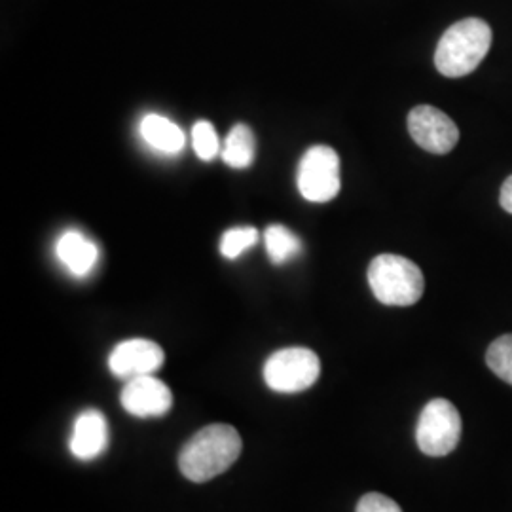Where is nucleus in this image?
<instances>
[{"label":"nucleus","mask_w":512,"mask_h":512,"mask_svg":"<svg viewBox=\"0 0 512 512\" xmlns=\"http://www.w3.org/2000/svg\"><path fill=\"white\" fill-rule=\"evenodd\" d=\"M243 442L236 427L213 423L200 429L184 444L179 469L190 482H207L226 473L241 454Z\"/></svg>","instance_id":"1"},{"label":"nucleus","mask_w":512,"mask_h":512,"mask_svg":"<svg viewBox=\"0 0 512 512\" xmlns=\"http://www.w3.org/2000/svg\"><path fill=\"white\" fill-rule=\"evenodd\" d=\"M492 46V29L486 21L476 18L454 23L439 40L435 65L448 78L471 74L482 63Z\"/></svg>","instance_id":"2"},{"label":"nucleus","mask_w":512,"mask_h":512,"mask_svg":"<svg viewBox=\"0 0 512 512\" xmlns=\"http://www.w3.org/2000/svg\"><path fill=\"white\" fill-rule=\"evenodd\" d=\"M368 285L385 306H414L425 281L420 266L399 255L376 256L368 266Z\"/></svg>","instance_id":"3"},{"label":"nucleus","mask_w":512,"mask_h":512,"mask_svg":"<svg viewBox=\"0 0 512 512\" xmlns=\"http://www.w3.org/2000/svg\"><path fill=\"white\" fill-rule=\"evenodd\" d=\"M321 361L308 348L275 351L264 363V382L275 393H300L319 380Z\"/></svg>","instance_id":"4"},{"label":"nucleus","mask_w":512,"mask_h":512,"mask_svg":"<svg viewBox=\"0 0 512 512\" xmlns=\"http://www.w3.org/2000/svg\"><path fill=\"white\" fill-rule=\"evenodd\" d=\"M461 439V416L458 408L446 399H433L421 410L416 442L421 452L431 458H442L456 450Z\"/></svg>","instance_id":"5"},{"label":"nucleus","mask_w":512,"mask_h":512,"mask_svg":"<svg viewBox=\"0 0 512 512\" xmlns=\"http://www.w3.org/2000/svg\"><path fill=\"white\" fill-rule=\"evenodd\" d=\"M298 190L304 200L327 203L340 192V158L334 148L327 145L311 147L300 160L296 175Z\"/></svg>","instance_id":"6"},{"label":"nucleus","mask_w":512,"mask_h":512,"mask_svg":"<svg viewBox=\"0 0 512 512\" xmlns=\"http://www.w3.org/2000/svg\"><path fill=\"white\" fill-rule=\"evenodd\" d=\"M408 131L416 145L431 154H448L458 145L456 122L442 110L421 105L408 114Z\"/></svg>","instance_id":"7"},{"label":"nucleus","mask_w":512,"mask_h":512,"mask_svg":"<svg viewBox=\"0 0 512 512\" xmlns=\"http://www.w3.org/2000/svg\"><path fill=\"white\" fill-rule=\"evenodd\" d=\"M165 353L156 342L145 338L124 340L110 351V372L122 380L152 376L164 366Z\"/></svg>","instance_id":"8"},{"label":"nucleus","mask_w":512,"mask_h":512,"mask_svg":"<svg viewBox=\"0 0 512 512\" xmlns=\"http://www.w3.org/2000/svg\"><path fill=\"white\" fill-rule=\"evenodd\" d=\"M120 401L135 418H160L173 406L171 389L154 376H137L124 385Z\"/></svg>","instance_id":"9"},{"label":"nucleus","mask_w":512,"mask_h":512,"mask_svg":"<svg viewBox=\"0 0 512 512\" xmlns=\"http://www.w3.org/2000/svg\"><path fill=\"white\" fill-rule=\"evenodd\" d=\"M109 446V423L107 418L95 410H84L74 421L69 448L74 458L92 461L99 458Z\"/></svg>","instance_id":"10"},{"label":"nucleus","mask_w":512,"mask_h":512,"mask_svg":"<svg viewBox=\"0 0 512 512\" xmlns=\"http://www.w3.org/2000/svg\"><path fill=\"white\" fill-rule=\"evenodd\" d=\"M55 255L71 274L76 277H86L92 274L99 260V249L92 239L86 238L80 232L69 230L57 239Z\"/></svg>","instance_id":"11"},{"label":"nucleus","mask_w":512,"mask_h":512,"mask_svg":"<svg viewBox=\"0 0 512 512\" xmlns=\"http://www.w3.org/2000/svg\"><path fill=\"white\" fill-rule=\"evenodd\" d=\"M139 131L148 147H152L162 154H169V156L179 154L186 145V135H184L183 129L162 114H147L141 120Z\"/></svg>","instance_id":"12"},{"label":"nucleus","mask_w":512,"mask_h":512,"mask_svg":"<svg viewBox=\"0 0 512 512\" xmlns=\"http://www.w3.org/2000/svg\"><path fill=\"white\" fill-rule=\"evenodd\" d=\"M255 145L253 129L247 128L245 124H238L230 129L228 137L224 139L220 156L224 164L234 169H245L255 160Z\"/></svg>","instance_id":"13"},{"label":"nucleus","mask_w":512,"mask_h":512,"mask_svg":"<svg viewBox=\"0 0 512 512\" xmlns=\"http://www.w3.org/2000/svg\"><path fill=\"white\" fill-rule=\"evenodd\" d=\"M264 243H266V253L277 266L293 260L294 256L298 255L302 249V243L298 236L283 224L268 226L266 234H264Z\"/></svg>","instance_id":"14"},{"label":"nucleus","mask_w":512,"mask_h":512,"mask_svg":"<svg viewBox=\"0 0 512 512\" xmlns=\"http://www.w3.org/2000/svg\"><path fill=\"white\" fill-rule=\"evenodd\" d=\"M486 363L497 378L512 385V334H505L492 342L486 351Z\"/></svg>","instance_id":"15"},{"label":"nucleus","mask_w":512,"mask_h":512,"mask_svg":"<svg viewBox=\"0 0 512 512\" xmlns=\"http://www.w3.org/2000/svg\"><path fill=\"white\" fill-rule=\"evenodd\" d=\"M192 148L203 162H211L222 152L219 135L215 126L207 120H200L192 128Z\"/></svg>","instance_id":"16"},{"label":"nucleus","mask_w":512,"mask_h":512,"mask_svg":"<svg viewBox=\"0 0 512 512\" xmlns=\"http://www.w3.org/2000/svg\"><path fill=\"white\" fill-rule=\"evenodd\" d=\"M258 241V230L253 226H239L222 234L220 239V255L228 260H234L243 255L249 247Z\"/></svg>","instance_id":"17"},{"label":"nucleus","mask_w":512,"mask_h":512,"mask_svg":"<svg viewBox=\"0 0 512 512\" xmlns=\"http://www.w3.org/2000/svg\"><path fill=\"white\" fill-rule=\"evenodd\" d=\"M357 512H403V509L387 495L366 494L357 503Z\"/></svg>","instance_id":"18"},{"label":"nucleus","mask_w":512,"mask_h":512,"mask_svg":"<svg viewBox=\"0 0 512 512\" xmlns=\"http://www.w3.org/2000/svg\"><path fill=\"white\" fill-rule=\"evenodd\" d=\"M499 203H501V207H503L507 213H511L512 215V175L503 183V186H501Z\"/></svg>","instance_id":"19"}]
</instances>
